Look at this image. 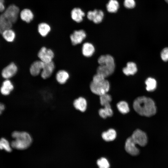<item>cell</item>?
I'll return each mask as SVG.
<instances>
[{
    "label": "cell",
    "instance_id": "25",
    "mask_svg": "<svg viewBox=\"0 0 168 168\" xmlns=\"http://www.w3.org/2000/svg\"><path fill=\"white\" fill-rule=\"evenodd\" d=\"M2 34L4 39L8 42L13 41L16 38L15 33L11 29L5 30Z\"/></svg>",
    "mask_w": 168,
    "mask_h": 168
},
{
    "label": "cell",
    "instance_id": "4",
    "mask_svg": "<svg viewBox=\"0 0 168 168\" xmlns=\"http://www.w3.org/2000/svg\"><path fill=\"white\" fill-rule=\"evenodd\" d=\"M110 87V83L105 78L97 73L93 76L90 85L91 91L100 96L107 93Z\"/></svg>",
    "mask_w": 168,
    "mask_h": 168
},
{
    "label": "cell",
    "instance_id": "16",
    "mask_svg": "<svg viewBox=\"0 0 168 168\" xmlns=\"http://www.w3.org/2000/svg\"><path fill=\"white\" fill-rule=\"evenodd\" d=\"M85 15V13L81 9L78 7L73 8L71 12L72 19L77 23L82 22L83 20V17Z\"/></svg>",
    "mask_w": 168,
    "mask_h": 168
},
{
    "label": "cell",
    "instance_id": "26",
    "mask_svg": "<svg viewBox=\"0 0 168 168\" xmlns=\"http://www.w3.org/2000/svg\"><path fill=\"white\" fill-rule=\"evenodd\" d=\"M119 7V3L116 0H110L106 6L107 11L110 13L116 12Z\"/></svg>",
    "mask_w": 168,
    "mask_h": 168
},
{
    "label": "cell",
    "instance_id": "35",
    "mask_svg": "<svg viewBox=\"0 0 168 168\" xmlns=\"http://www.w3.org/2000/svg\"><path fill=\"white\" fill-rule=\"evenodd\" d=\"M5 109V106L4 104L0 102V115H1L3 111Z\"/></svg>",
    "mask_w": 168,
    "mask_h": 168
},
{
    "label": "cell",
    "instance_id": "14",
    "mask_svg": "<svg viewBox=\"0 0 168 168\" xmlns=\"http://www.w3.org/2000/svg\"><path fill=\"white\" fill-rule=\"evenodd\" d=\"M131 137L126 140L125 145L126 151L130 155L135 156L138 155L139 152V149L136 147Z\"/></svg>",
    "mask_w": 168,
    "mask_h": 168
},
{
    "label": "cell",
    "instance_id": "7",
    "mask_svg": "<svg viewBox=\"0 0 168 168\" xmlns=\"http://www.w3.org/2000/svg\"><path fill=\"white\" fill-rule=\"evenodd\" d=\"M131 137L136 145L144 147L147 144V136L145 132L140 129H137L134 131Z\"/></svg>",
    "mask_w": 168,
    "mask_h": 168
},
{
    "label": "cell",
    "instance_id": "15",
    "mask_svg": "<svg viewBox=\"0 0 168 168\" xmlns=\"http://www.w3.org/2000/svg\"><path fill=\"white\" fill-rule=\"evenodd\" d=\"M51 26L46 23L41 22L38 25V32L42 37L44 38L47 36L51 32Z\"/></svg>",
    "mask_w": 168,
    "mask_h": 168
},
{
    "label": "cell",
    "instance_id": "33",
    "mask_svg": "<svg viewBox=\"0 0 168 168\" xmlns=\"http://www.w3.org/2000/svg\"><path fill=\"white\" fill-rule=\"evenodd\" d=\"M162 59L164 61H168V47H166L162 50L161 53Z\"/></svg>",
    "mask_w": 168,
    "mask_h": 168
},
{
    "label": "cell",
    "instance_id": "23",
    "mask_svg": "<svg viewBox=\"0 0 168 168\" xmlns=\"http://www.w3.org/2000/svg\"><path fill=\"white\" fill-rule=\"evenodd\" d=\"M102 137L105 141L109 142L114 140L116 138V133L113 129H110L102 134Z\"/></svg>",
    "mask_w": 168,
    "mask_h": 168
},
{
    "label": "cell",
    "instance_id": "31",
    "mask_svg": "<svg viewBox=\"0 0 168 168\" xmlns=\"http://www.w3.org/2000/svg\"><path fill=\"white\" fill-rule=\"evenodd\" d=\"M97 164L99 168H109L110 164L107 160L104 157H101L98 159Z\"/></svg>",
    "mask_w": 168,
    "mask_h": 168
},
{
    "label": "cell",
    "instance_id": "1",
    "mask_svg": "<svg viewBox=\"0 0 168 168\" xmlns=\"http://www.w3.org/2000/svg\"><path fill=\"white\" fill-rule=\"evenodd\" d=\"M133 107L138 114L143 116L151 117L156 113V107L153 100L144 96L137 98L133 102Z\"/></svg>",
    "mask_w": 168,
    "mask_h": 168
},
{
    "label": "cell",
    "instance_id": "18",
    "mask_svg": "<svg viewBox=\"0 0 168 168\" xmlns=\"http://www.w3.org/2000/svg\"><path fill=\"white\" fill-rule=\"evenodd\" d=\"M20 16L21 19L27 23H30L34 17L33 12L30 9L28 8L23 9L20 12Z\"/></svg>",
    "mask_w": 168,
    "mask_h": 168
},
{
    "label": "cell",
    "instance_id": "11",
    "mask_svg": "<svg viewBox=\"0 0 168 168\" xmlns=\"http://www.w3.org/2000/svg\"><path fill=\"white\" fill-rule=\"evenodd\" d=\"M70 78V74L66 69H61L58 70L55 75V80L60 85H64L68 81Z\"/></svg>",
    "mask_w": 168,
    "mask_h": 168
},
{
    "label": "cell",
    "instance_id": "29",
    "mask_svg": "<svg viewBox=\"0 0 168 168\" xmlns=\"http://www.w3.org/2000/svg\"><path fill=\"white\" fill-rule=\"evenodd\" d=\"M100 101L101 105L105 106L110 105V103L112 100L110 95L107 93L100 96Z\"/></svg>",
    "mask_w": 168,
    "mask_h": 168
},
{
    "label": "cell",
    "instance_id": "2",
    "mask_svg": "<svg viewBox=\"0 0 168 168\" xmlns=\"http://www.w3.org/2000/svg\"><path fill=\"white\" fill-rule=\"evenodd\" d=\"M14 140L11 145L12 148L18 150H24L29 147L31 145L32 139L31 135L25 131H14L12 134Z\"/></svg>",
    "mask_w": 168,
    "mask_h": 168
},
{
    "label": "cell",
    "instance_id": "13",
    "mask_svg": "<svg viewBox=\"0 0 168 168\" xmlns=\"http://www.w3.org/2000/svg\"><path fill=\"white\" fill-rule=\"evenodd\" d=\"M104 16L103 12L101 10L97 9L89 11L87 15V18L96 24L101 22L103 20Z\"/></svg>",
    "mask_w": 168,
    "mask_h": 168
},
{
    "label": "cell",
    "instance_id": "34",
    "mask_svg": "<svg viewBox=\"0 0 168 168\" xmlns=\"http://www.w3.org/2000/svg\"><path fill=\"white\" fill-rule=\"evenodd\" d=\"M5 10L4 0H0V12H3Z\"/></svg>",
    "mask_w": 168,
    "mask_h": 168
},
{
    "label": "cell",
    "instance_id": "36",
    "mask_svg": "<svg viewBox=\"0 0 168 168\" xmlns=\"http://www.w3.org/2000/svg\"><path fill=\"white\" fill-rule=\"evenodd\" d=\"M165 1L168 4V0H165Z\"/></svg>",
    "mask_w": 168,
    "mask_h": 168
},
{
    "label": "cell",
    "instance_id": "17",
    "mask_svg": "<svg viewBox=\"0 0 168 168\" xmlns=\"http://www.w3.org/2000/svg\"><path fill=\"white\" fill-rule=\"evenodd\" d=\"M87 102L83 97H80L74 100L73 105L77 110L82 112H84L86 110Z\"/></svg>",
    "mask_w": 168,
    "mask_h": 168
},
{
    "label": "cell",
    "instance_id": "19",
    "mask_svg": "<svg viewBox=\"0 0 168 168\" xmlns=\"http://www.w3.org/2000/svg\"><path fill=\"white\" fill-rule=\"evenodd\" d=\"M12 23L6 18L2 13L0 15V34L7 30L11 29Z\"/></svg>",
    "mask_w": 168,
    "mask_h": 168
},
{
    "label": "cell",
    "instance_id": "3",
    "mask_svg": "<svg viewBox=\"0 0 168 168\" xmlns=\"http://www.w3.org/2000/svg\"><path fill=\"white\" fill-rule=\"evenodd\" d=\"M100 65L97 69V73L106 77L111 75L114 70L115 65L113 58L107 54L100 56L98 60Z\"/></svg>",
    "mask_w": 168,
    "mask_h": 168
},
{
    "label": "cell",
    "instance_id": "30",
    "mask_svg": "<svg viewBox=\"0 0 168 168\" xmlns=\"http://www.w3.org/2000/svg\"><path fill=\"white\" fill-rule=\"evenodd\" d=\"M11 144L5 138H2L0 139V149H4L7 152L11 151L12 148Z\"/></svg>",
    "mask_w": 168,
    "mask_h": 168
},
{
    "label": "cell",
    "instance_id": "27",
    "mask_svg": "<svg viewBox=\"0 0 168 168\" xmlns=\"http://www.w3.org/2000/svg\"><path fill=\"white\" fill-rule=\"evenodd\" d=\"M146 85V89L149 91H152L156 87V82L155 79L151 77L148 78L145 82Z\"/></svg>",
    "mask_w": 168,
    "mask_h": 168
},
{
    "label": "cell",
    "instance_id": "22",
    "mask_svg": "<svg viewBox=\"0 0 168 168\" xmlns=\"http://www.w3.org/2000/svg\"><path fill=\"white\" fill-rule=\"evenodd\" d=\"M137 71L136 65L133 62H128L126 66L123 69V73L127 76L133 75L136 73Z\"/></svg>",
    "mask_w": 168,
    "mask_h": 168
},
{
    "label": "cell",
    "instance_id": "9",
    "mask_svg": "<svg viewBox=\"0 0 168 168\" xmlns=\"http://www.w3.org/2000/svg\"><path fill=\"white\" fill-rule=\"evenodd\" d=\"M55 69V64L54 61L48 63H44L40 76L43 80L49 78L53 74Z\"/></svg>",
    "mask_w": 168,
    "mask_h": 168
},
{
    "label": "cell",
    "instance_id": "5",
    "mask_svg": "<svg viewBox=\"0 0 168 168\" xmlns=\"http://www.w3.org/2000/svg\"><path fill=\"white\" fill-rule=\"evenodd\" d=\"M38 59L44 63H48L54 61L55 54L52 49L45 46L40 48L37 53Z\"/></svg>",
    "mask_w": 168,
    "mask_h": 168
},
{
    "label": "cell",
    "instance_id": "20",
    "mask_svg": "<svg viewBox=\"0 0 168 168\" xmlns=\"http://www.w3.org/2000/svg\"><path fill=\"white\" fill-rule=\"evenodd\" d=\"M14 86L11 81L8 79L4 81L0 88L1 93L4 95H7L14 89Z\"/></svg>",
    "mask_w": 168,
    "mask_h": 168
},
{
    "label": "cell",
    "instance_id": "28",
    "mask_svg": "<svg viewBox=\"0 0 168 168\" xmlns=\"http://www.w3.org/2000/svg\"><path fill=\"white\" fill-rule=\"evenodd\" d=\"M117 107L119 111L122 114H126L129 112L128 105L125 101H122L118 102L117 105Z\"/></svg>",
    "mask_w": 168,
    "mask_h": 168
},
{
    "label": "cell",
    "instance_id": "21",
    "mask_svg": "<svg viewBox=\"0 0 168 168\" xmlns=\"http://www.w3.org/2000/svg\"><path fill=\"white\" fill-rule=\"evenodd\" d=\"M95 50L94 46L90 43L86 42L82 45V53L85 57H88L91 56L94 54Z\"/></svg>",
    "mask_w": 168,
    "mask_h": 168
},
{
    "label": "cell",
    "instance_id": "32",
    "mask_svg": "<svg viewBox=\"0 0 168 168\" xmlns=\"http://www.w3.org/2000/svg\"><path fill=\"white\" fill-rule=\"evenodd\" d=\"M124 7L128 9H132L135 6L134 0H124Z\"/></svg>",
    "mask_w": 168,
    "mask_h": 168
},
{
    "label": "cell",
    "instance_id": "24",
    "mask_svg": "<svg viewBox=\"0 0 168 168\" xmlns=\"http://www.w3.org/2000/svg\"><path fill=\"white\" fill-rule=\"evenodd\" d=\"M99 114L101 117L106 118L107 117L111 116L113 114V111L110 105H109L100 109L99 110Z\"/></svg>",
    "mask_w": 168,
    "mask_h": 168
},
{
    "label": "cell",
    "instance_id": "6",
    "mask_svg": "<svg viewBox=\"0 0 168 168\" xmlns=\"http://www.w3.org/2000/svg\"><path fill=\"white\" fill-rule=\"evenodd\" d=\"M20 13L18 7L13 4L9 5L2 13L5 17L12 24L16 21Z\"/></svg>",
    "mask_w": 168,
    "mask_h": 168
},
{
    "label": "cell",
    "instance_id": "8",
    "mask_svg": "<svg viewBox=\"0 0 168 168\" xmlns=\"http://www.w3.org/2000/svg\"><path fill=\"white\" fill-rule=\"evenodd\" d=\"M86 34L83 30H75L70 35L69 39L72 45L75 46L81 44L86 38Z\"/></svg>",
    "mask_w": 168,
    "mask_h": 168
},
{
    "label": "cell",
    "instance_id": "10",
    "mask_svg": "<svg viewBox=\"0 0 168 168\" xmlns=\"http://www.w3.org/2000/svg\"><path fill=\"white\" fill-rule=\"evenodd\" d=\"M44 65V63L39 59L35 60L30 64L29 68L30 74L33 77L40 75Z\"/></svg>",
    "mask_w": 168,
    "mask_h": 168
},
{
    "label": "cell",
    "instance_id": "12",
    "mask_svg": "<svg viewBox=\"0 0 168 168\" xmlns=\"http://www.w3.org/2000/svg\"><path fill=\"white\" fill-rule=\"evenodd\" d=\"M18 71L17 65L14 63H12L5 68L2 70V77L7 79L15 75Z\"/></svg>",
    "mask_w": 168,
    "mask_h": 168
}]
</instances>
